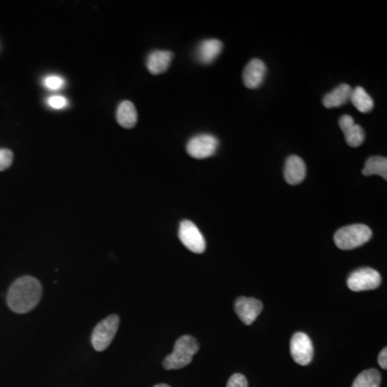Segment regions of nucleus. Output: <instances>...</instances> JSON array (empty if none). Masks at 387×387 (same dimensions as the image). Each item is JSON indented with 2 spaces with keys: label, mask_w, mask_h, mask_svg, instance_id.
Wrapping results in <instances>:
<instances>
[{
  "label": "nucleus",
  "mask_w": 387,
  "mask_h": 387,
  "mask_svg": "<svg viewBox=\"0 0 387 387\" xmlns=\"http://www.w3.org/2000/svg\"><path fill=\"white\" fill-rule=\"evenodd\" d=\"M43 296V286L37 279L22 277L15 281L8 292L7 303L15 313L30 312L39 303Z\"/></svg>",
  "instance_id": "obj_1"
},
{
  "label": "nucleus",
  "mask_w": 387,
  "mask_h": 387,
  "mask_svg": "<svg viewBox=\"0 0 387 387\" xmlns=\"http://www.w3.org/2000/svg\"><path fill=\"white\" fill-rule=\"evenodd\" d=\"M199 351V344L191 336H183L176 340L174 352L165 358L163 366L166 370L182 369L193 360L194 355Z\"/></svg>",
  "instance_id": "obj_2"
},
{
  "label": "nucleus",
  "mask_w": 387,
  "mask_h": 387,
  "mask_svg": "<svg viewBox=\"0 0 387 387\" xmlns=\"http://www.w3.org/2000/svg\"><path fill=\"white\" fill-rule=\"evenodd\" d=\"M373 237V231L362 224L345 226L335 233L336 246L340 250H353L367 244Z\"/></svg>",
  "instance_id": "obj_3"
},
{
  "label": "nucleus",
  "mask_w": 387,
  "mask_h": 387,
  "mask_svg": "<svg viewBox=\"0 0 387 387\" xmlns=\"http://www.w3.org/2000/svg\"><path fill=\"white\" fill-rule=\"evenodd\" d=\"M119 325V318L117 314H112L97 324L92 333V344L95 350L102 352L108 349L117 335Z\"/></svg>",
  "instance_id": "obj_4"
},
{
  "label": "nucleus",
  "mask_w": 387,
  "mask_h": 387,
  "mask_svg": "<svg viewBox=\"0 0 387 387\" xmlns=\"http://www.w3.org/2000/svg\"><path fill=\"white\" fill-rule=\"evenodd\" d=\"M380 273L375 269L362 268L355 270L348 278V286L353 292L375 290L381 284Z\"/></svg>",
  "instance_id": "obj_5"
},
{
  "label": "nucleus",
  "mask_w": 387,
  "mask_h": 387,
  "mask_svg": "<svg viewBox=\"0 0 387 387\" xmlns=\"http://www.w3.org/2000/svg\"><path fill=\"white\" fill-rule=\"evenodd\" d=\"M179 238L185 248L193 253H204L206 250V241L202 233L193 222L182 221L180 224Z\"/></svg>",
  "instance_id": "obj_6"
},
{
  "label": "nucleus",
  "mask_w": 387,
  "mask_h": 387,
  "mask_svg": "<svg viewBox=\"0 0 387 387\" xmlns=\"http://www.w3.org/2000/svg\"><path fill=\"white\" fill-rule=\"evenodd\" d=\"M314 349L312 341L305 333H296L290 340V355L298 365L307 366L312 362Z\"/></svg>",
  "instance_id": "obj_7"
},
{
  "label": "nucleus",
  "mask_w": 387,
  "mask_h": 387,
  "mask_svg": "<svg viewBox=\"0 0 387 387\" xmlns=\"http://www.w3.org/2000/svg\"><path fill=\"white\" fill-rule=\"evenodd\" d=\"M219 140L212 134H199L194 137L187 143V153L196 159H204L215 154Z\"/></svg>",
  "instance_id": "obj_8"
},
{
  "label": "nucleus",
  "mask_w": 387,
  "mask_h": 387,
  "mask_svg": "<svg viewBox=\"0 0 387 387\" xmlns=\"http://www.w3.org/2000/svg\"><path fill=\"white\" fill-rule=\"evenodd\" d=\"M263 303L255 298L239 297L235 303V311L241 322L251 325L263 311Z\"/></svg>",
  "instance_id": "obj_9"
},
{
  "label": "nucleus",
  "mask_w": 387,
  "mask_h": 387,
  "mask_svg": "<svg viewBox=\"0 0 387 387\" xmlns=\"http://www.w3.org/2000/svg\"><path fill=\"white\" fill-rule=\"evenodd\" d=\"M339 126L344 132L345 141L352 148L360 147L365 141L366 134L364 129L354 122L350 115H343L339 119Z\"/></svg>",
  "instance_id": "obj_10"
},
{
  "label": "nucleus",
  "mask_w": 387,
  "mask_h": 387,
  "mask_svg": "<svg viewBox=\"0 0 387 387\" xmlns=\"http://www.w3.org/2000/svg\"><path fill=\"white\" fill-rule=\"evenodd\" d=\"M266 68L265 62L261 60H252L246 64L244 71V83L248 89L255 90L261 86L265 79Z\"/></svg>",
  "instance_id": "obj_11"
},
{
  "label": "nucleus",
  "mask_w": 387,
  "mask_h": 387,
  "mask_svg": "<svg viewBox=\"0 0 387 387\" xmlns=\"http://www.w3.org/2000/svg\"><path fill=\"white\" fill-rule=\"evenodd\" d=\"M307 174L305 161L299 156L288 157L284 169V178L290 185H297L305 180Z\"/></svg>",
  "instance_id": "obj_12"
},
{
  "label": "nucleus",
  "mask_w": 387,
  "mask_h": 387,
  "mask_svg": "<svg viewBox=\"0 0 387 387\" xmlns=\"http://www.w3.org/2000/svg\"><path fill=\"white\" fill-rule=\"evenodd\" d=\"M172 58H174V53L169 52V51H154L148 58V69L152 75H161L168 69Z\"/></svg>",
  "instance_id": "obj_13"
},
{
  "label": "nucleus",
  "mask_w": 387,
  "mask_h": 387,
  "mask_svg": "<svg viewBox=\"0 0 387 387\" xmlns=\"http://www.w3.org/2000/svg\"><path fill=\"white\" fill-rule=\"evenodd\" d=\"M222 49H223V43L220 40H204L199 45L197 56L202 64H211L221 54Z\"/></svg>",
  "instance_id": "obj_14"
},
{
  "label": "nucleus",
  "mask_w": 387,
  "mask_h": 387,
  "mask_svg": "<svg viewBox=\"0 0 387 387\" xmlns=\"http://www.w3.org/2000/svg\"><path fill=\"white\" fill-rule=\"evenodd\" d=\"M351 93H352V87L350 85H339V86L336 87L333 92H330L329 94L326 95L322 98V104L327 109L341 107L350 100Z\"/></svg>",
  "instance_id": "obj_15"
},
{
  "label": "nucleus",
  "mask_w": 387,
  "mask_h": 387,
  "mask_svg": "<svg viewBox=\"0 0 387 387\" xmlns=\"http://www.w3.org/2000/svg\"><path fill=\"white\" fill-rule=\"evenodd\" d=\"M117 122L124 128H134L138 121V115L134 104L130 102H123L117 108Z\"/></svg>",
  "instance_id": "obj_16"
},
{
  "label": "nucleus",
  "mask_w": 387,
  "mask_h": 387,
  "mask_svg": "<svg viewBox=\"0 0 387 387\" xmlns=\"http://www.w3.org/2000/svg\"><path fill=\"white\" fill-rule=\"evenodd\" d=\"M350 100L354 104L355 108L358 111L362 112V113H367V112L371 111L373 109V106H375L373 98L360 86H357L354 90H352Z\"/></svg>",
  "instance_id": "obj_17"
},
{
  "label": "nucleus",
  "mask_w": 387,
  "mask_h": 387,
  "mask_svg": "<svg viewBox=\"0 0 387 387\" xmlns=\"http://www.w3.org/2000/svg\"><path fill=\"white\" fill-rule=\"evenodd\" d=\"M362 174L366 176L377 174L387 180V159L381 156L370 157L366 161L365 168L362 169Z\"/></svg>",
  "instance_id": "obj_18"
},
{
  "label": "nucleus",
  "mask_w": 387,
  "mask_h": 387,
  "mask_svg": "<svg viewBox=\"0 0 387 387\" xmlns=\"http://www.w3.org/2000/svg\"><path fill=\"white\" fill-rule=\"evenodd\" d=\"M380 373L377 369H368L357 375L352 387H380Z\"/></svg>",
  "instance_id": "obj_19"
},
{
  "label": "nucleus",
  "mask_w": 387,
  "mask_h": 387,
  "mask_svg": "<svg viewBox=\"0 0 387 387\" xmlns=\"http://www.w3.org/2000/svg\"><path fill=\"white\" fill-rule=\"evenodd\" d=\"M13 163L12 151L8 149H0V172H5Z\"/></svg>",
  "instance_id": "obj_20"
},
{
  "label": "nucleus",
  "mask_w": 387,
  "mask_h": 387,
  "mask_svg": "<svg viewBox=\"0 0 387 387\" xmlns=\"http://www.w3.org/2000/svg\"><path fill=\"white\" fill-rule=\"evenodd\" d=\"M64 79L58 77V75H50V77H47L45 79V87L51 91L60 90L64 86Z\"/></svg>",
  "instance_id": "obj_21"
},
{
  "label": "nucleus",
  "mask_w": 387,
  "mask_h": 387,
  "mask_svg": "<svg viewBox=\"0 0 387 387\" xmlns=\"http://www.w3.org/2000/svg\"><path fill=\"white\" fill-rule=\"evenodd\" d=\"M226 387H248V380L244 375L235 373V375H231Z\"/></svg>",
  "instance_id": "obj_22"
},
{
  "label": "nucleus",
  "mask_w": 387,
  "mask_h": 387,
  "mask_svg": "<svg viewBox=\"0 0 387 387\" xmlns=\"http://www.w3.org/2000/svg\"><path fill=\"white\" fill-rule=\"evenodd\" d=\"M47 104L53 109H64L67 107L68 102L64 97L62 96H52L47 100Z\"/></svg>",
  "instance_id": "obj_23"
},
{
  "label": "nucleus",
  "mask_w": 387,
  "mask_h": 387,
  "mask_svg": "<svg viewBox=\"0 0 387 387\" xmlns=\"http://www.w3.org/2000/svg\"><path fill=\"white\" fill-rule=\"evenodd\" d=\"M377 362H379V365L383 368V369H387V349L384 348L381 351L380 355H379V358H377Z\"/></svg>",
  "instance_id": "obj_24"
},
{
  "label": "nucleus",
  "mask_w": 387,
  "mask_h": 387,
  "mask_svg": "<svg viewBox=\"0 0 387 387\" xmlns=\"http://www.w3.org/2000/svg\"><path fill=\"white\" fill-rule=\"evenodd\" d=\"M154 387H170V386H169V385L167 384H157L155 385Z\"/></svg>",
  "instance_id": "obj_25"
}]
</instances>
